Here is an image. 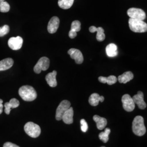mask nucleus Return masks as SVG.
I'll return each mask as SVG.
<instances>
[{"instance_id": "14", "label": "nucleus", "mask_w": 147, "mask_h": 147, "mask_svg": "<svg viewBox=\"0 0 147 147\" xmlns=\"http://www.w3.org/2000/svg\"><path fill=\"white\" fill-rule=\"evenodd\" d=\"M57 74V71L54 70L53 72L47 74L45 77V80L47 82V84L51 87H55L57 85V82L56 80Z\"/></svg>"}, {"instance_id": "11", "label": "nucleus", "mask_w": 147, "mask_h": 147, "mask_svg": "<svg viewBox=\"0 0 147 147\" xmlns=\"http://www.w3.org/2000/svg\"><path fill=\"white\" fill-rule=\"evenodd\" d=\"M135 104H136L139 107V109L141 110H144L146 108L147 104L144 101V94L141 91H138L137 94L135 95L132 98Z\"/></svg>"}, {"instance_id": "18", "label": "nucleus", "mask_w": 147, "mask_h": 147, "mask_svg": "<svg viewBox=\"0 0 147 147\" xmlns=\"http://www.w3.org/2000/svg\"><path fill=\"white\" fill-rule=\"evenodd\" d=\"M14 61L12 58H7L0 61V71L11 68L13 65Z\"/></svg>"}, {"instance_id": "30", "label": "nucleus", "mask_w": 147, "mask_h": 147, "mask_svg": "<svg viewBox=\"0 0 147 147\" xmlns=\"http://www.w3.org/2000/svg\"><path fill=\"white\" fill-rule=\"evenodd\" d=\"M77 36V33L76 32L73 31L71 30H70L69 32V37L71 39H74Z\"/></svg>"}, {"instance_id": "33", "label": "nucleus", "mask_w": 147, "mask_h": 147, "mask_svg": "<svg viewBox=\"0 0 147 147\" xmlns=\"http://www.w3.org/2000/svg\"><path fill=\"white\" fill-rule=\"evenodd\" d=\"M3 1H5V0H0V3H1V2H3Z\"/></svg>"}, {"instance_id": "3", "label": "nucleus", "mask_w": 147, "mask_h": 147, "mask_svg": "<svg viewBox=\"0 0 147 147\" xmlns=\"http://www.w3.org/2000/svg\"><path fill=\"white\" fill-rule=\"evenodd\" d=\"M129 26L132 31L136 33H143L147 31V24L142 20L130 18Z\"/></svg>"}, {"instance_id": "32", "label": "nucleus", "mask_w": 147, "mask_h": 147, "mask_svg": "<svg viewBox=\"0 0 147 147\" xmlns=\"http://www.w3.org/2000/svg\"><path fill=\"white\" fill-rule=\"evenodd\" d=\"M104 97L103 96H100V102H102L104 101Z\"/></svg>"}, {"instance_id": "10", "label": "nucleus", "mask_w": 147, "mask_h": 147, "mask_svg": "<svg viewBox=\"0 0 147 147\" xmlns=\"http://www.w3.org/2000/svg\"><path fill=\"white\" fill-rule=\"evenodd\" d=\"M68 53L70 57L75 60V62L78 64H81L84 62V56L82 53L76 49H70L69 50Z\"/></svg>"}, {"instance_id": "1", "label": "nucleus", "mask_w": 147, "mask_h": 147, "mask_svg": "<svg viewBox=\"0 0 147 147\" xmlns=\"http://www.w3.org/2000/svg\"><path fill=\"white\" fill-rule=\"evenodd\" d=\"M19 94L21 98L26 101H32L37 97L36 90L30 86H23L19 90Z\"/></svg>"}, {"instance_id": "15", "label": "nucleus", "mask_w": 147, "mask_h": 147, "mask_svg": "<svg viewBox=\"0 0 147 147\" xmlns=\"http://www.w3.org/2000/svg\"><path fill=\"white\" fill-rule=\"evenodd\" d=\"M74 110L73 107H70L63 114L62 120L67 124H71L73 123Z\"/></svg>"}, {"instance_id": "27", "label": "nucleus", "mask_w": 147, "mask_h": 147, "mask_svg": "<svg viewBox=\"0 0 147 147\" xmlns=\"http://www.w3.org/2000/svg\"><path fill=\"white\" fill-rule=\"evenodd\" d=\"M9 32V27L7 25L0 27V37H3Z\"/></svg>"}, {"instance_id": "31", "label": "nucleus", "mask_w": 147, "mask_h": 147, "mask_svg": "<svg viewBox=\"0 0 147 147\" xmlns=\"http://www.w3.org/2000/svg\"><path fill=\"white\" fill-rule=\"evenodd\" d=\"M3 100L0 99V115L3 112Z\"/></svg>"}, {"instance_id": "8", "label": "nucleus", "mask_w": 147, "mask_h": 147, "mask_svg": "<svg viewBox=\"0 0 147 147\" xmlns=\"http://www.w3.org/2000/svg\"><path fill=\"white\" fill-rule=\"evenodd\" d=\"M71 104L68 100H63L57 107L56 113V119L57 121L62 120L63 114L70 107Z\"/></svg>"}, {"instance_id": "13", "label": "nucleus", "mask_w": 147, "mask_h": 147, "mask_svg": "<svg viewBox=\"0 0 147 147\" xmlns=\"http://www.w3.org/2000/svg\"><path fill=\"white\" fill-rule=\"evenodd\" d=\"M89 32L91 33H94L95 32H97L96 33V39L98 42H102L105 39V34L104 33V30L101 27H96L92 26L89 27Z\"/></svg>"}, {"instance_id": "23", "label": "nucleus", "mask_w": 147, "mask_h": 147, "mask_svg": "<svg viewBox=\"0 0 147 147\" xmlns=\"http://www.w3.org/2000/svg\"><path fill=\"white\" fill-rule=\"evenodd\" d=\"M100 95L98 93H93L89 98V103L93 106H96L100 102Z\"/></svg>"}, {"instance_id": "26", "label": "nucleus", "mask_w": 147, "mask_h": 147, "mask_svg": "<svg viewBox=\"0 0 147 147\" xmlns=\"http://www.w3.org/2000/svg\"><path fill=\"white\" fill-rule=\"evenodd\" d=\"M10 10V5L5 1L0 3V11L2 13H7Z\"/></svg>"}, {"instance_id": "22", "label": "nucleus", "mask_w": 147, "mask_h": 147, "mask_svg": "<svg viewBox=\"0 0 147 147\" xmlns=\"http://www.w3.org/2000/svg\"><path fill=\"white\" fill-rule=\"evenodd\" d=\"M74 0H58L59 7L63 9H68L73 5Z\"/></svg>"}, {"instance_id": "28", "label": "nucleus", "mask_w": 147, "mask_h": 147, "mask_svg": "<svg viewBox=\"0 0 147 147\" xmlns=\"http://www.w3.org/2000/svg\"><path fill=\"white\" fill-rule=\"evenodd\" d=\"M80 124H81V129L82 131L84 132L87 131L88 129V125L86 121H85L84 119H82L80 121Z\"/></svg>"}, {"instance_id": "16", "label": "nucleus", "mask_w": 147, "mask_h": 147, "mask_svg": "<svg viewBox=\"0 0 147 147\" xmlns=\"http://www.w3.org/2000/svg\"><path fill=\"white\" fill-rule=\"evenodd\" d=\"M20 105L19 101L16 98L11 99L9 102H5V112L7 115H9L11 109H15L18 107Z\"/></svg>"}, {"instance_id": "34", "label": "nucleus", "mask_w": 147, "mask_h": 147, "mask_svg": "<svg viewBox=\"0 0 147 147\" xmlns=\"http://www.w3.org/2000/svg\"><path fill=\"white\" fill-rule=\"evenodd\" d=\"M104 147V146H102V147Z\"/></svg>"}, {"instance_id": "24", "label": "nucleus", "mask_w": 147, "mask_h": 147, "mask_svg": "<svg viewBox=\"0 0 147 147\" xmlns=\"http://www.w3.org/2000/svg\"><path fill=\"white\" fill-rule=\"evenodd\" d=\"M110 129L107 127L105 129L104 132H100L99 135V137L100 140L102 141L104 143H107L109 140V135L110 134Z\"/></svg>"}, {"instance_id": "12", "label": "nucleus", "mask_w": 147, "mask_h": 147, "mask_svg": "<svg viewBox=\"0 0 147 147\" xmlns=\"http://www.w3.org/2000/svg\"><path fill=\"white\" fill-rule=\"evenodd\" d=\"M59 25V19L57 16H53L48 23L47 31L53 34L56 33L58 30Z\"/></svg>"}, {"instance_id": "20", "label": "nucleus", "mask_w": 147, "mask_h": 147, "mask_svg": "<svg viewBox=\"0 0 147 147\" xmlns=\"http://www.w3.org/2000/svg\"><path fill=\"white\" fill-rule=\"evenodd\" d=\"M134 79V74L131 71H126L119 75L117 78L118 81L121 84H126Z\"/></svg>"}, {"instance_id": "21", "label": "nucleus", "mask_w": 147, "mask_h": 147, "mask_svg": "<svg viewBox=\"0 0 147 147\" xmlns=\"http://www.w3.org/2000/svg\"><path fill=\"white\" fill-rule=\"evenodd\" d=\"M98 80L100 82L103 83V84L107 83L109 85H112V84H115L118 81L117 77L114 75H110L107 78L104 77V76H100L98 78Z\"/></svg>"}, {"instance_id": "17", "label": "nucleus", "mask_w": 147, "mask_h": 147, "mask_svg": "<svg viewBox=\"0 0 147 147\" xmlns=\"http://www.w3.org/2000/svg\"><path fill=\"white\" fill-rule=\"evenodd\" d=\"M106 53L109 57H116L118 53L117 46L113 43H111L109 44L106 47Z\"/></svg>"}, {"instance_id": "29", "label": "nucleus", "mask_w": 147, "mask_h": 147, "mask_svg": "<svg viewBox=\"0 0 147 147\" xmlns=\"http://www.w3.org/2000/svg\"><path fill=\"white\" fill-rule=\"evenodd\" d=\"M3 147H20L18 146H17L16 144H14L13 143L11 142H6L4 145H3Z\"/></svg>"}, {"instance_id": "9", "label": "nucleus", "mask_w": 147, "mask_h": 147, "mask_svg": "<svg viewBox=\"0 0 147 147\" xmlns=\"http://www.w3.org/2000/svg\"><path fill=\"white\" fill-rule=\"evenodd\" d=\"M9 47L13 50H18L21 49L23 44V39L20 36L11 37L8 42Z\"/></svg>"}, {"instance_id": "2", "label": "nucleus", "mask_w": 147, "mask_h": 147, "mask_svg": "<svg viewBox=\"0 0 147 147\" xmlns=\"http://www.w3.org/2000/svg\"><path fill=\"white\" fill-rule=\"evenodd\" d=\"M132 129L133 132L138 136H143L146 132V128L144 125V118L142 116H136L132 122Z\"/></svg>"}, {"instance_id": "7", "label": "nucleus", "mask_w": 147, "mask_h": 147, "mask_svg": "<svg viewBox=\"0 0 147 147\" xmlns=\"http://www.w3.org/2000/svg\"><path fill=\"white\" fill-rule=\"evenodd\" d=\"M123 109L127 112H131L135 108V104L130 95L124 94L121 98Z\"/></svg>"}, {"instance_id": "6", "label": "nucleus", "mask_w": 147, "mask_h": 147, "mask_svg": "<svg viewBox=\"0 0 147 147\" xmlns=\"http://www.w3.org/2000/svg\"><path fill=\"white\" fill-rule=\"evenodd\" d=\"M50 60L47 57L40 58L34 67V71L36 74H40L42 71H45L49 68Z\"/></svg>"}, {"instance_id": "25", "label": "nucleus", "mask_w": 147, "mask_h": 147, "mask_svg": "<svg viewBox=\"0 0 147 147\" xmlns=\"http://www.w3.org/2000/svg\"><path fill=\"white\" fill-rule=\"evenodd\" d=\"M73 31L78 32L81 30V22L78 20L74 21L71 25V30Z\"/></svg>"}, {"instance_id": "5", "label": "nucleus", "mask_w": 147, "mask_h": 147, "mask_svg": "<svg viewBox=\"0 0 147 147\" xmlns=\"http://www.w3.org/2000/svg\"><path fill=\"white\" fill-rule=\"evenodd\" d=\"M127 14L130 18L143 21L146 18L144 11L136 8H131L127 11Z\"/></svg>"}, {"instance_id": "4", "label": "nucleus", "mask_w": 147, "mask_h": 147, "mask_svg": "<svg viewBox=\"0 0 147 147\" xmlns=\"http://www.w3.org/2000/svg\"><path fill=\"white\" fill-rule=\"evenodd\" d=\"M24 130L26 134L32 138H37L41 133L40 126L31 121L27 123L24 126Z\"/></svg>"}, {"instance_id": "19", "label": "nucleus", "mask_w": 147, "mask_h": 147, "mask_svg": "<svg viewBox=\"0 0 147 147\" xmlns=\"http://www.w3.org/2000/svg\"><path fill=\"white\" fill-rule=\"evenodd\" d=\"M93 120L96 123V127L99 130H102L105 129L107 125V120L106 118L98 115H95L93 117Z\"/></svg>"}]
</instances>
